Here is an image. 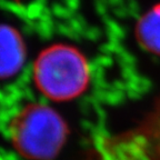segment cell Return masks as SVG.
Here are the masks:
<instances>
[{"label":"cell","mask_w":160,"mask_h":160,"mask_svg":"<svg viewBox=\"0 0 160 160\" xmlns=\"http://www.w3.org/2000/svg\"><path fill=\"white\" fill-rule=\"evenodd\" d=\"M37 89L48 99L62 102L81 96L90 82L86 56L68 43L50 45L38 55L32 69Z\"/></svg>","instance_id":"6da1fadb"},{"label":"cell","mask_w":160,"mask_h":160,"mask_svg":"<svg viewBox=\"0 0 160 160\" xmlns=\"http://www.w3.org/2000/svg\"><path fill=\"white\" fill-rule=\"evenodd\" d=\"M69 128L49 106L29 103L11 119L9 139L15 150L28 160H51L67 141Z\"/></svg>","instance_id":"7a4b0ae2"},{"label":"cell","mask_w":160,"mask_h":160,"mask_svg":"<svg viewBox=\"0 0 160 160\" xmlns=\"http://www.w3.org/2000/svg\"><path fill=\"white\" fill-rule=\"evenodd\" d=\"M101 160H160V97L136 127L100 143Z\"/></svg>","instance_id":"3957f363"},{"label":"cell","mask_w":160,"mask_h":160,"mask_svg":"<svg viewBox=\"0 0 160 160\" xmlns=\"http://www.w3.org/2000/svg\"><path fill=\"white\" fill-rule=\"evenodd\" d=\"M27 48L19 30L10 25H0V79L12 77L22 68Z\"/></svg>","instance_id":"277c9868"},{"label":"cell","mask_w":160,"mask_h":160,"mask_svg":"<svg viewBox=\"0 0 160 160\" xmlns=\"http://www.w3.org/2000/svg\"><path fill=\"white\" fill-rule=\"evenodd\" d=\"M135 38L146 51L160 57V2L149 8L138 19Z\"/></svg>","instance_id":"5b68a950"}]
</instances>
